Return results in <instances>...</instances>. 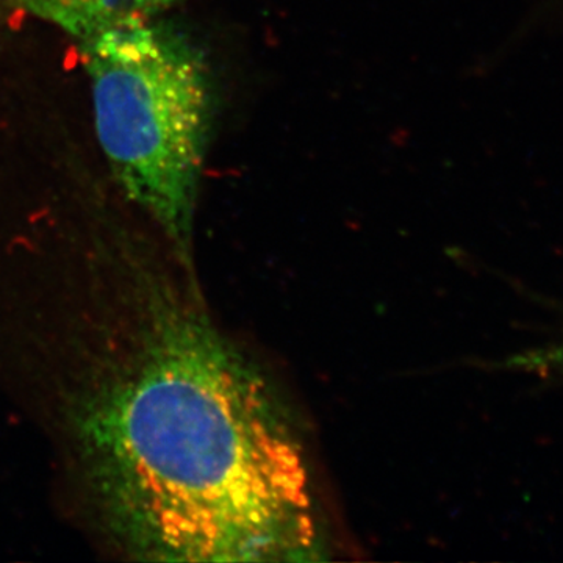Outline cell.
Listing matches in <instances>:
<instances>
[{"label":"cell","instance_id":"6da1fadb","mask_svg":"<svg viewBox=\"0 0 563 563\" xmlns=\"http://www.w3.org/2000/svg\"><path fill=\"white\" fill-rule=\"evenodd\" d=\"M243 361L177 255L95 244L0 273V383L49 443L79 525L128 561L161 562Z\"/></svg>","mask_w":563,"mask_h":563},{"label":"cell","instance_id":"7a4b0ae2","mask_svg":"<svg viewBox=\"0 0 563 563\" xmlns=\"http://www.w3.org/2000/svg\"><path fill=\"white\" fill-rule=\"evenodd\" d=\"M90 77L95 129L124 192L192 265L199 190L217 90L206 54L161 18L106 25L77 38Z\"/></svg>","mask_w":563,"mask_h":563},{"label":"cell","instance_id":"3957f363","mask_svg":"<svg viewBox=\"0 0 563 563\" xmlns=\"http://www.w3.org/2000/svg\"><path fill=\"white\" fill-rule=\"evenodd\" d=\"M185 2L188 0H0V5L58 25L77 40L117 22L161 16Z\"/></svg>","mask_w":563,"mask_h":563}]
</instances>
